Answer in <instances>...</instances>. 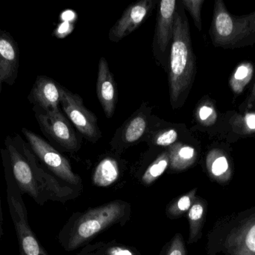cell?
Listing matches in <instances>:
<instances>
[{
  "label": "cell",
  "instance_id": "cell-1",
  "mask_svg": "<svg viewBox=\"0 0 255 255\" xmlns=\"http://www.w3.org/2000/svg\"><path fill=\"white\" fill-rule=\"evenodd\" d=\"M196 73V58L192 47L190 26L182 6L175 14L171 43L169 85L172 109H178L184 104L193 86Z\"/></svg>",
  "mask_w": 255,
  "mask_h": 255
},
{
  "label": "cell",
  "instance_id": "cell-2",
  "mask_svg": "<svg viewBox=\"0 0 255 255\" xmlns=\"http://www.w3.org/2000/svg\"><path fill=\"white\" fill-rule=\"evenodd\" d=\"M210 35L216 47L235 49L255 43V11L232 14L222 0H216Z\"/></svg>",
  "mask_w": 255,
  "mask_h": 255
},
{
  "label": "cell",
  "instance_id": "cell-3",
  "mask_svg": "<svg viewBox=\"0 0 255 255\" xmlns=\"http://www.w3.org/2000/svg\"><path fill=\"white\" fill-rule=\"evenodd\" d=\"M1 155L6 183L7 206L17 239L19 255H49L31 229L28 223V211L22 193L13 179L5 156L3 154Z\"/></svg>",
  "mask_w": 255,
  "mask_h": 255
},
{
  "label": "cell",
  "instance_id": "cell-4",
  "mask_svg": "<svg viewBox=\"0 0 255 255\" xmlns=\"http://www.w3.org/2000/svg\"><path fill=\"white\" fill-rule=\"evenodd\" d=\"M125 208L122 202H114L90 210L79 218L72 229L67 243V250H76L85 241L118 223L124 217Z\"/></svg>",
  "mask_w": 255,
  "mask_h": 255
},
{
  "label": "cell",
  "instance_id": "cell-5",
  "mask_svg": "<svg viewBox=\"0 0 255 255\" xmlns=\"http://www.w3.org/2000/svg\"><path fill=\"white\" fill-rule=\"evenodd\" d=\"M4 146L5 149H1V154H4L7 160L13 179L20 193L31 197L39 205H44L49 199L24 154L20 142L7 136L4 141Z\"/></svg>",
  "mask_w": 255,
  "mask_h": 255
},
{
  "label": "cell",
  "instance_id": "cell-6",
  "mask_svg": "<svg viewBox=\"0 0 255 255\" xmlns=\"http://www.w3.org/2000/svg\"><path fill=\"white\" fill-rule=\"evenodd\" d=\"M22 133L37 160H40L55 176L73 185L81 182L80 178L72 170L68 160L52 145L28 129L22 128Z\"/></svg>",
  "mask_w": 255,
  "mask_h": 255
},
{
  "label": "cell",
  "instance_id": "cell-7",
  "mask_svg": "<svg viewBox=\"0 0 255 255\" xmlns=\"http://www.w3.org/2000/svg\"><path fill=\"white\" fill-rule=\"evenodd\" d=\"M61 104L69 119L86 139L92 142L100 139L102 133L97 117L84 106L80 96L62 87Z\"/></svg>",
  "mask_w": 255,
  "mask_h": 255
},
{
  "label": "cell",
  "instance_id": "cell-8",
  "mask_svg": "<svg viewBox=\"0 0 255 255\" xmlns=\"http://www.w3.org/2000/svg\"><path fill=\"white\" fill-rule=\"evenodd\" d=\"M36 119L43 133L67 151H77L79 141L73 127L60 109L44 112L34 107Z\"/></svg>",
  "mask_w": 255,
  "mask_h": 255
},
{
  "label": "cell",
  "instance_id": "cell-9",
  "mask_svg": "<svg viewBox=\"0 0 255 255\" xmlns=\"http://www.w3.org/2000/svg\"><path fill=\"white\" fill-rule=\"evenodd\" d=\"M154 4L151 0H142L129 5L119 20L111 28L109 40L117 43L133 32L144 22Z\"/></svg>",
  "mask_w": 255,
  "mask_h": 255
},
{
  "label": "cell",
  "instance_id": "cell-10",
  "mask_svg": "<svg viewBox=\"0 0 255 255\" xmlns=\"http://www.w3.org/2000/svg\"><path fill=\"white\" fill-rule=\"evenodd\" d=\"M61 85L46 76H38L28 94L30 103L44 112L59 109L61 97Z\"/></svg>",
  "mask_w": 255,
  "mask_h": 255
},
{
  "label": "cell",
  "instance_id": "cell-11",
  "mask_svg": "<svg viewBox=\"0 0 255 255\" xmlns=\"http://www.w3.org/2000/svg\"><path fill=\"white\" fill-rule=\"evenodd\" d=\"M19 52L17 43L7 31H0V77L13 85L18 76Z\"/></svg>",
  "mask_w": 255,
  "mask_h": 255
},
{
  "label": "cell",
  "instance_id": "cell-12",
  "mask_svg": "<svg viewBox=\"0 0 255 255\" xmlns=\"http://www.w3.org/2000/svg\"><path fill=\"white\" fill-rule=\"evenodd\" d=\"M97 97L108 118L113 117L118 102L117 86L106 58H100L97 82Z\"/></svg>",
  "mask_w": 255,
  "mask_h": 255
},
{
  "label": "cell",
  "instance_id": "cell-13",
  "mask_svg": "<svg viewBox=\"0 0 255 255\" xmlns=\"http://www.w3.org/2000/svg\"><path fill=\"white\" fill-rule=\"evenodd\" d=\"M225 246L231 255H255V216L234 229Z\"/></svg>",
  "mask_w": 255,
  "mask_h": 255
},
{
  "label": "cell",
  "instance_id": "cell-14",
  "mask_svg": "<svg viewBox=\"0 0 255 255\" xmlns=\"http://www.w3.org/2000/svg\"><path fill=\"white\" fill-rule=\"evenodd\" d=\"M177 3L176 0H163L159 4L155 37L157 46L162 52H164L169 43H172L175 14L178 8Z\"/></svg>",
  "mask_w": 255,
  "mask_h": 255
},
{
  "label": "cell",
  "instance_id": "cell-15",
  "mask_svg": "<svg viewBox=\"0 0 255 255\" xmlns=\"http://www.w3.org/2000/svg\"><path fill=\"white\" fill-rule=\"evenodd\" d=\"M206 167L210 177L218 184H228L232 179V165L226 154L221 150L214 149L208 153Z\"/></svg>",
  "mask_w": 255,
  "mask_h": 255
},
{
  "label": "cell",
  "instance_id": "cell-16",
  "mask_svg": "<svg viewBox=\"0 0 255 255\" xmlns=\"http://www.w3.org/2000/svg\"><path fill=\"white\" fill-rule=\"evenodd\" d=\"M169 166L175 171H184L193 166L197 158L196 149L190 145L175 143L168 151Z\"/></svg>",
  "mask_w": 255,
  "mask_h": 255
},
{
  "label": "cell",
  "instance_id": "cell-17",
  "mask_svg": "<svg viewBox=\"0 0 255 255\" xmlns=\"http://www.w3.org/2000/svg\"><path fill=\"white\" fill-rule=\"evenodd\" d=\"M120 171L118 163L112 158H106L100 162L94 172L93 181L98 187L112 185L118 179Z\"/></svg>",
  "mask_w": 255,
  "mask_h": 255
},
{
  "label": "cell",
  "instance_id": "cell-18",
  "mask_svg": "<svg viewBox=\"0 0 255 255\" xmlns=\"http://www.w3.org/2000/svg\"><path fill=\"white\" fill-rule=\"evenodd\" d=\"M206 205L204 201L196 199L191 208L188 211L190 223V239L189 243L193 244L200 238L202 229L205 220Z\"/></svg>",
  "mask_w": 255,
  "mask_h": 255
},
{
  "label": "cell",
  "instance_id": "cell-19",
  "mask_svg": "<svg viewBox=\"0 0 255 255\" xmlns=\"http://www.w3.org/2000/svg\"><path fill=\"white\" fill-rule=\"evenodd\" d=\"M253 72L254 67L253 64L249 61L238 66L229 80L231 88L235 94H240L244 91L253 78Z\"/></svg>",
  "mask_w": 255,
  "mask_h": 255
},
{
  "label": "cell",
  "instance_id": "cell-20",
  "mask_svg": "<svg viewBox=\"0 0 255 255\" xmlns=\"http://www.w3.org/2000/svg\"><path fill=\"white\" fill-rule=\"evenodd\" d=\"M147 120L145 115L138 114L130 118L124 130V140L127 143H133L139 140L145 133Z\"/></svg>",
  "mask_w": 255,
  "mask_h": 255
},
{
  "label": "cell",
  "instance_id": "cell-21",
  "mask_svg": "<svg viewBox=\"0 0 255 255\" xmlns=\"http://www.w3.org/2000/svg\"><path fill=\"white\" fill-rule=\"evenodd\" d=\"M169 165V154L163 152L148 166L142 175V181L145 184H152L164 173Z\"/></svg>",
  "mask_w": 255,
  "mask_h": 255
},
{
  "label": "cell",
  "instance_id": "cell-22",
  "mask_svg": "<svg viewBox=\"0 0 255 255\" xmlns=\"http://www.w3.org/2000/svg\"><path fill=\"white\" fill-rule=\"evenodd\" d=\"M196 191L197 189H193V190L180 198L176 202L172 204L169 208V214L173 217H178L184 213L189 211L191 208L192 205L196 201Z\"/></svg>",
  "mask_w": 255,
  "mask_h": 255
},
{
  "label": "cell",
  "instance_id": "cell-23",
  "mask_svg": "<svg viewBox=\"0 0 255 255\" xmlns=\"http://www.w3.org/2000/svg\"><path fill=\"white\" fill-rule=\"evenodd\" d=\"M196 118L199 123L205 126L213 125L217 120V112L212 103L203 102L196 109Z\"/></svg>",
  "mask_w": 255,
  "mask_h": 255
},
{
  "label": "cell",
  "instance_id": "cell-24",
  "mask_svg": "<svg viewBox=\"0 0 255 255\" xmlns=\"http://www.w3.org/2000/svg\"><path fill=\"white\" fill-rule=\"evenodd\" d=\"M205 2L204 0H182L181 1L183 4V7H185L188 10L190 14L191 15L195 25L196 28L201 31L202 28V16H201V11H202V5Z\"/></svg>",
  "mask_w": 255,
  "mask_h": 255
},
{
  "label": "cell",
  "instance_id": "cell-25",
  "mask_svg": "<svg viewBox=\"0 0 255 255\" xmlns=\"http://www.w3.org/2000/svg\"><path fill=\"white\" fill-rule=\"evenodd\" d=\"M178 139V132L175 129H168L157 133L154 137V142L158 146H170Z\"/></svg>",
  "mask_w": 255,
  "mask_h": 255
},
{
  "label": "cell",
  "instance_id": "cell-26",
  "mask_svg": "<svg viewBox=\"0 0 255 255\" xmlns=\"http://www.w3.org/2000/svg\"><path fill=\"white\" fill-rule=\"evenodd\" d=\"M167 255H186L185 247L181 235H177L174 238Z\"/></svg>",
  "mask_w": 255,
  "mask_h": 255
},
{
  "label": "cell",
  "instance_id": "cell-27",
  "mask_svg": "<svg viewBox=\"0 0 255 255\" xmlns=\"http://www.w3.org/2000/svg\"><path fill=\"white\" fill-rule=\"evenodd\" d=\"M240 124L244 131L255 132V113H247L242 118H240Z\"/></svg>",
  "mask_w": 255,
  "mask_h": 255
},
{
  "label": "cell",
  "instance_id": "cell-28",
  "mask_svg": "<svg viewBox=\"0 0 255 255\" xmlns=\"http://www.w3.org/2000/svg\"><path fill=\"white\" fill-rule=\"evenodd\" d=\"M108 255H134V254L127 249L113 247L108 251Z\"/></svg>",
  "mask_w": 255,
  "mask_h": 255
},
{
  "label": "cell",
  "instance_id": "cell-29",
  "mask_svg": "<svg viewBox=\"0 0 255 255\" xmlns=\"http://www.w3.org/2000/svg\"><path fill=\"white\" fill-rule=\"evenodd\" d=\"M247 109H250L253 106V103L255 102V83L252 90L251 94L249 96L248 99L247 100Z\"/></svg>",
  "mask_w": 255,
  "mask_h": 255
},
{
  "label": "cell",
  "instance_id": "cell-30",
  "mask_svg": "<svg viewBox=\"0 0 255 255\" xmlns=\"http://www.w3.org/2000/svg\"><path fill=\"white\" fill-rule=\"evenodd\" d=\"M3 212L1 208V194H0V241L4 235V229H3Z\"/></svg>",
  "mask_w": 255,
  "mask_h": 255
},
{
  "label": "cell",
  "instance_id": "cell-31",
  "mask_svg": "<svg viewBox=\"0 0 255 255\" xmlns=\"http://www.w3.org/2000/svg\"><path fill=\"white\" fill-rule=\"evenodd\" d=\"M1 83H2V82H1V77H0V92H1Z\"/></svg>",
  "mask_w": 255,
  "mask_h": 255
}]
</instances>
